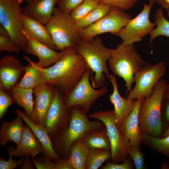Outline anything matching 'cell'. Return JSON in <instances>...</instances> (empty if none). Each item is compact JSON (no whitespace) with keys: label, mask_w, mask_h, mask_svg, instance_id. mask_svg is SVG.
<instances>
[{"label":"cell","mask_w":169,"mask_h":169,"mask_svg":"<svg viewBox=\"0 0 169 169\" xmlns=\"http://www.w3.org/2000/svg\"><path fill=\"white\" fill-rule=\"evenodd\" d=\"M153 5L145 3L139 14L130 19L126 25L115 35L120 37L125 45H131L140 42L147 34H150L156 26L155 23L149 19L150 13Z\"/></svg>","instance_id":"cell-12"},{"label":"cell","mask_w":169,"mask_h":169,"mask_svg":"<svg viewBox=\"0 0 169 169\" xmlns=\"http://www.w3.org/2000/svg\"><path fill=\"white\" fill-rule=\"evenodd\" d=\"M14 149L13 146H10L8 148V151L9 154V158L8 161H5L2 158L0 159V169H14L18 165H20L25 159L22 156L18 161L12 159L13 153Z\"/></svg>","instance_id":"cell-36"},{"label":"cell","mask_w":169,"mask_h":169,"mask_svg":"<svg viewBox=\"0 0 169 169\" xmlns=\"http://www.w3.org/2000/svg\"><path fill=\"white\" fill-rule=\"evenodd\" d=\"M23 119L17 115L13 120L3 121L0 131V144L5 147L10 141H13L17 145L20 142L24 127Z\"/></svg>","instance_id":"cell-23"},{"label":"cell","mask_w":169,"mask_h":169,"mask_svg":"<svg viewBox=\"0 0 169 169\" xmlns=\"http://www.w3.org/2000/svg\"><path fill=\"white\" fill-rule=\"evenodd\" d=\"M82 138L90 149L111 150L110 143L105 127L101 130L90 131Z\"/></svg>","instance_id":"cell-27"},{"label":"cell","mask_w":169,"mask_h":169,"mask_svg":"<svg viewBox=\"0 0 169 169\" xmlns=\"http://www.w3.org/2000/svg\"><path fill=\"white\" fill-rule=\"evenodd\" d=\"M55 85L44 83L33 89L35 95L33 108L29 120L33 123L44 126L48 110L54 99Z\"/></svg>","instance_id":"cell-14"},{"label":"cell","mask_w":169,"mask_h":169,"mask_svg":"<svg viewBox=\"0 0 169 169\" xmlns=\"http://www.w3.org/2000/svg\"><path fill=\"white\" fill-rule=\"evenodd\" d=\"M15 102L14 99L7 94L0 87V120L6 114L9 106Z\"/></svg>","instance_id":"cell-35"},{"label":"cell","mask_w":169,"mask_h":169,"mask_svg":"<svg viewBox=\"0 0 169 169\" xmlns=\"http://www.w3.org/2000/svg\"><path fill=\"white\" fill-rule=\"evenodd\" d=\"M24 72V67L14 56L3 57L0 61V87L11 91L19 83Z\"/></svg>","instance_id":"cell-15"},{"label":"cell","mask_w":169,"mask_h":169,"mask_svg":"<svg viewBox=\"0 0 169 169\" xmlns=\"http://www.w3.org/2000/svg\"><path fill=\"white\" fill-rule=\"evenodd\" d=\"M20 49L15 44L10 37L0 35V52L7 51L8 52L19 53Z\"/></svg>","instance_id":"cell-37"},{"label":"cell","mask_w":169,"mask_h":169,"mask_svg":"<svg viewBox=\"0 0 169 169\" xmlns=\"http://www.w3.org/2000/svg\"><path fill=\"white\" fill-rule=\"evenodd\" d=\"M33 89L16 86L11 91V96L15 100L17 104L24 110L25 114L29 118L33 108Z\"/></svg>","instance_id":"cell-26"},{"label":"cell","mask_w":169,"mask_h":169,"mask_svg":"<svg viewBox=\"0 0 169 169\" xmlns=\"http://www.w3.org/2000/svg\"><path fill=\"white\" fill-rule=\"evenodd\" d=\"M14 150L13 156L22 157L29 155L35 157L44 150L42 145L30 128L24 125L20 142Z\"/></svg>","instance_id":"cell-22"},{"label":"cell","mask_w":169,"mask_h":169,"mask_svg":"<svg viewBox=\"0 0 169 169\" xmlns=\"http://www.w3.org/2000/svg\"><path fill=\"white\" fill-rule=\"evenodd\" d=\"M32 0H23V2H26L28 4Z\"/></svg>","instance_id":"cell-49"},{"label":"cell","mask_w":169,"mask_h":169,"mask_svg":"<svg viewBox=\"0 0 169 169\" xmlns=\"http://www.w3.org/2000/svg\"><path fill=\"white\" fill-rule=\"evenodd\" d=\"M111 7L110 5L99 3L97 6L85 17L75 23L77 27L80 29L85 28L106 15Z\"/></svg>","instance_id":"cell-28"},{"label":"cell","mask_w":169,"mask_h":169,"mask_svg":"<svg viewBox=\"0 0 169 169\" xmlns=\"http://www.w3.org/2000/svg\"><path fill=\"white\" fill-rule=\"evenodd\" d=\"M109 50L110 55L108 61L109 69L114 75L122 78L125 81L126 95L132 89L135 74L146 62L133 44L125 45L121 43L116 48Z\"/></svg>","instance_id":"cell-4"},{"label":"cell","mask_w":169,"mask_h":169,"mask_svg":"<svg viewBox=\"0 0 169 169\" xmlns=\"http://www.w3.org/2000/svg\"><path fill=\"white\" fill-rule=\"evenodd\" d=\"M131 17L124 11L112 6L110 12L101 19L84 29H80V39H91L99 34L106 33L115 35L126 25Z\"/></svg>","instance_id":"cell-11"},{"label":"cell","mask_w":169,"mask_h":169,"mask_svg":"<svg viewBox=\"0 0 169 169\" xmlns=\"http://www.w3.org/2000/svg\"><path fill=\"white\" fill-rule=\"evenodd\" d=\"M144 98L136 99L133 110L124 119L119 129L120 132L129 139L130 146L140 145L142 141V133L139 125V112Z\"/></svg>","instance_id":"cell-17"},{"label":"cell","mask_w":169,"mask_h":169,"mask_svg":"<svg viewBox=\"0 0 169 169\" xmlns=\"http://www.w3.org/2000/svg\"><path fill=\"white\" fill-rule=\"evenodd\" d=\"M111 151L100 149H89L85 169H98L106 161L110 158Z\"/></svg>","instance_id":"cell-29"},{"label":"cell","mask_w":169,"mask_h":169,"mask_svg":"<svg viewBox=\"0 0 169 169\" xmlns=\"http://www.w3.org/2000/svg\"><path fill=\"white\" fill-rule=\"evenodd\" d=\"M92 72L88 66L78 83L69 93L64 96V103L66 108L77 107L87 113L91 105L107 92V90L105 86L96 90L90 85L89 79Z\"/></svg>","instance_id":"cell-9"},{"label":"cell","mask_w":169,"mask_h":169,"mask_svg":"<svg viewBox=\"0 0 169 169\" xmlns=\"http://www.w3.org/2000/svg\"><path fill=\"white\" fill-rule=\"evenodd\" d=\"M84 0H57L58 8L61 11L70 13Z\"/></svg>","instance_id":"cell-38"},{"label":"cell","mask_w":169,"mask_h":169,"mask_svg":"<svg viewBox=\"0 0 169 169\" xmlns=\"http://www.w3.org/2000/svg\"><path fill=\"white\" fill-rule=\"evenodd\" d=\"M55 87L54 97L48 110L44 125L51 140L67 127L72 111V108L65 107L63 94L59 87Z\"/></svg>","instance_id":"cell-13"},{"label":"cell","mask_w":169,"mask_h":169,"mask_svg":"<svg viewBox=\"0 0 169 169\" xmlns=\"http://www.w3.org/2000/svg\"><path fill=\"white\" fill-rule=\"evenodd\" d=\"M139 0H97L99 3L118 8L124 11L133 8Z\"/></svg>","instance_id":"cell-33"},{"label":"cell","mask_w":169,"mask_h":169,"mask_svg":"<svg viewBox=\"0 0 169 169\" xmlns=\"http://www.w3.org/2000/svg\"><path fill=\"white\" fill-rule=\"evenodd\" d=\"M34 157H32L31 160L38 169H56L55 161L51 160L44 155L37 160Z\"/></svg>","instance_id":"cell-39"},{"label":"cell","mask_w":169,"mask_h":169,"mask_svg":"<svg viewBox=\"0 0 169 169\" xmlns=\"http://www.w3.org/2000/svg\"><path fill=\"white\" fill-rule=\"evenodd\" d=\"M99 3L97 0H84L71 12L70 15L76 23L85 17L97 6Z\"/></svg>","instance_id":"cell-32"},{"label":"cell","mask_w":169,"mask_h":169,"mask_svg":"<svg viewBox=\"0 0 169 169\" xmlns=\"http://www.w3.org/2000/svg\"><path fill=\"white\" fill-rule=\"evenodd\" d=\"M27 44L24 51L27 54L37 56L38 64L43 69L55 64L63 57V51L58 52L33 38H26Z\"/></svg>","instance_id":"cell-16"},{"label":"cell","mask_w":169,"mask_h":169,"mask_svg":"<svg viewBox=\"0 0 169 169\" xmlns=\"http://www.w3.org/2000/svg\"><path fill=\"white\" fill-rule=\"evenodd\" d=\"M167 84L165 80L160 79L151 95L142 100L139 112V128L142 133H147L156 137L161 134V108Z\"/></svg>","instance_id":"cell-5"},{"label":"cell","mask_w":169,"mask_h":169,"mask_svg":"<svg viewBox=\"0 0 169 169\" xmlns=\"http://www.w3.org/2000/svg\"><path fill=\"white\" fill-rule=\"evenodd\" d=\"M139 146H130L128 153L133 161L136 169H142L144 167V158Z\"/></svg>","instance_id":"cell-34"},{"label":"cell","mask_w":169,"mask_h":169,"mask_svg":"<svg viewBox=\"0 0 169 169\" xmlns=\"http://www.w3.org/2000/svg\"><path fill=\"white\" fill-rule=\"evenodd\" d=\"M16 113L19 115L31 129L34 135L41 143L44 150V155L51 160L55 161L60 158L54 150L53 142L47 130L44 126L35 124L31 121L25 114L20 109H17Z\"/></svg>","instance_id":"cell-21"},{"label":"cell","mask_w":169,"mask_h":169,"mask_svg":"<svg viewBox=\"0 0 169 169\" xmlns=\"http://www.w3.org/2000/svg\"><path fill=\"white\" fill-rule=\"evenodd\" d=\"M164 98L166 100H169V84H167L164 92Z\"/></svg>","instance_id":"cell-45"},{"label":"cell","mask_w":169,"mask_h":169,"mask_svg":"<svg viewBox=\"0 0 169 169\" xmlns=\"http://www.w3.org/2000/svg\"><path fill=\"white\" fill-rule=\"evenodd\" d=\"M86 114L79 107L72 108L70 119L67 127L51 140L53 148L61 158L67 160L72 145L88 132L100 130L105 126L100 120H90Z\"/></svg>","instance_id":"cell-2"},{"label":"cell","mask_w":169,"mask_h":169,"mask_svg":"<svg viewBox=\"0 0 169 169\" xmlns=\"http://www.w3.org/2000/svg\"><path fill=\"white\" fill-rule=\"evenodd\" d=\"M166 69L165 63L162 61L155 64L146 62L135 74V85L129 92L127 98L136 100L141 97H149L158 82L165 73Z\"/></svg>","instance_id":"cell-10"},{"label":"cell","mask_w":169,"mask_h":169,"mask_svg":"<svg viewBox=\"0 0 169 169\" xmlns=\"http://www.w3.org/2000/svg\"><path fill=\"white\" fill-rule=\"evenodd\" d=\"M157 2L162 8L167 10L169 13V0H157Z\"/></svg>","instance_id":"cell-43"},{"label":"cell","mask_w":169,"mask_h":169,"mask_svg":"<svg viewBox=\"0 0 169 169\" xmlns=\"http://www.w3.org/2000/svg\"><path fill=\"white\" fill-rule=\"evenodd\" d=\"M23 58L29 63L24 67V75L16 86L33 89L45 83V75L43 69L38 64L37 62L32 61L28 56H24Z\"/></svg>","instance_id":"cell-24"},{"label":"cell","mask_w":169,"mask_h":169,"mask_svg":"<svg viewBox=\"0 0 169 169\" xmlns=\"http://www.w3.org/2000/svg\"><path fill=\"white\" fill-rule=\"evenodd\" d=\"M30 155L26 156V157L20 165V168L23 169H33L31 159V160Z\"/></svg>","instance_id":"cell-42"},{"label":"cell","mask_w":169,"mask_h":169,"mask_svg":"<svg viewBox=\"0 0 169 169\" xmlns=\"http://www.w3.org/2000/svg\"><path fill=\"white\" fill-rule=\"evenodd\" d=\"M56 169H73L67 160L60 158L55 161Z\"/></svg>","instance_id":"cell-41"},{"label":"cell","mask_w":169,"mask_h":169,"mask_svg":"<svg viewBox=\"0 0 169 169\" xmlns=\"http://www.w3.org/2000/svg\"><path fill=\"white\" fill-rule=\"evenodd\" d=\"M23 33L26 38H33L48 47L58 50L45 25L22 14Z\"/></svg>","instance_id":"cell-18"},{"label":"cell","mask_w":169,"mask_h":169,"mask_svg":"<svg viewBox=\"0 0 169 169\" xmlns=\"http://www.w3.org/2000/svg\"><path fill=\"white\" fill-rule=\"evenodd\" d=\"M0 35L6 37H10L7 30L1 25L0 26Z\"/></svg>","instance_id":"cell-44"},{"label":"cell","mask_w":169,"mask_h":169,"mask_svg":"<svg viewBox=\"0 0 169 169\" xmlns=\"http://www.w3.org/2000/svg\"><path fill=\"white\" fill-rule=\"evenodd\" d=\"M168 135H169V127L164 133L163 134V137H165Z\"/></svg>","instance_id":"cell-47"},{"label":"cell","mask_w":169,"mask_h":169,"mask_svg":"<svg viewBox=\"0 0 169 169\" xmlns=\"http://www.w3.org/2000/svg\"><path fill=\"white\" fill-rule=\"evenodd\" d=\"M76 53L85 59L88 66L95 73L91 76L92 87L97 89L104 86L105 75L109 79L110 74L107 66L110 52L103 45L99 37L90 40L80 39L74 48Z\"/></svg>","instance_id":"cell-3"},{"label":"cell","mask_w":169,"mask_h":169,"mask_svg":"<svg viewBox=\"0 0 169 169\" xmlns=\"http://www.w3.org/2000/svg\"><path fill=\"white\" fill-rule=\"evenodd\" d=\"M108 79L113 88V93L109 96V99L114 106L116 125L119 129L124 119L133 110L136 100L125 99L121 96L118 91L115 75L110 74Z\"/></svg>","instance_id":"cell-19"},{"label":"cell","mask_w":169,"mask_h":169,"mask_svg":"<svg viewBox=\"0 0 169 169\" xmlns=\"http://www.w3.org/2000/svg\"><path fill=\"white\" fill-rule=\"evenodd\" d=\"M154 17L156 27L150 34V44L155 38L159 36L164 35L169 37V21L164 16L161 7L156 9Z\"/></svg>","instance_id":"cell-30"},{"label":"cell","mask_w":169,"mask_h":169,"mask_svg":"<svg viewBox=\"0 0 169 169\" xmlns=\"http://www.w3.org/2000/svg\"><path fill=\"white\" fill-rule=\"evenodd\" d=\"M133 168L130 161L126 159L122 163L118 164L111 162H108L102 167V169H131Z\"/></svg>","instance_id":"cell-40"},{"label":"cell","mask_w":169,"mask_h":169,"mask_svg":"<svg viewBox=\"0 0 169 169\" xmlns=\"http://www.w3.org/2000/svg\"><path fill=\"white\" fill-rule=\"evenodd\" d=\"M57 0H32L22 13L45 25L53 16Z\"/></svg>","instance_id":"cell-20"},{"label":"cell","mask_w":169,"mask_h":169,"mask_svg":"<svg viewBox=\"0 0 169 169\" xmlns=\"http://www.w3.org/2000/svg\"><path fill=\"white\" fill-rule=\"evenodd\" d=\"M88 116L101 121L106 128L111 145V162L115 163L124 162L130 146L129 140L117 127L114 110L94 112L90 114Z\"/></svg>","instance_id":"cell-7"},{"label":"cell","mask_w":169,"mask_h":169,"mask_svg":"<svg viewBox=\"0 0 169 169\" xmlns=\"http://www.w3.org/2000/svg\"><path fill=\"white\" fill-rule=\"evenodd\" d=\"M166 108V117L167 121H169V100H168Z\"/></svg>","instance_id":"cell-46"},{"label":"cell","mask_w":169,"mask_h":169,"mask_svg":"<svg viewBox=\"0 0 169 169\" xmlns=\"http://www.w3.org/2000/svg\"><path fill=\"white\" fill-rule=\"evenodd\" d=\"M62 58L52 66L43 69L45 83L58 86L64 96L72 90L89 66L74 48L64 51Z\"/></svg>","instance_id":"cell-1"},{"label":"cell","mask_w":169,"mask_h":169,"mask_svg":"<svg viewBox=\"0 0 169 169\" xmlns=\"http://www.w3.org/2000/svg\"><path fill=\"white\" fill-rule=\"evenodd\" d=\"M58 50L74 48L81 39L80 29L70 13L55 8L51 18L45 25Z\"/></svg>","instance_id":"cell-6"},{"label":"cell","mask_w":169,"mask_h":169,"mask_svg":"<svg viewBox=\"0 0 169 169\" xmlns=\"http://www.w3.org/2000/svg\"><path fill=\"white\" fill-rule=\"evenodd\" d=\"M23 0H0V23L8 32L15 44L24 51L27 39L23 33Z\"/></svg>","instance_id":"cell-8"},{"label":"cell","mask_w":169,"mask_h":169,"mask_svg":"<svg viewBox=\"0 0 169 169\" xmlns=\"http://www.w3.org/2000/svg\"><path fill=\"white\" fill-rule=\"evenodd\" d=\"M151 148L169 157V135L158 138L147 133H142V141Z\"/></svg>","instance_id":"cell-31"},{"label":"cell","mask_w":169,"mask_h":169,"mask_svg":"<svg viewBox=\"0 0 169 169\" xmlns=\"http://www.w3.org/2000/svg\"><path fill=\"white\" fill-rule=\"evenodd\" d=\"M157 0H149V4H153L157 2Z\"/></svg>","instance_id":"cell-48"},{"label":"cell","mask_w":169,"mask_h":169,"mask_svg":"<svg viewBox=\"0 0 169 169\" xmlns=\"http://www.w3.org/2000/svg\"><path fill=\"white\" fill-rule=\"evenodd\" d=\"M89 149L82 138L72 145L70 155L67 160L73 169H85Z\"/></svg>","instance_id":"cell-25"}]
</instances>
